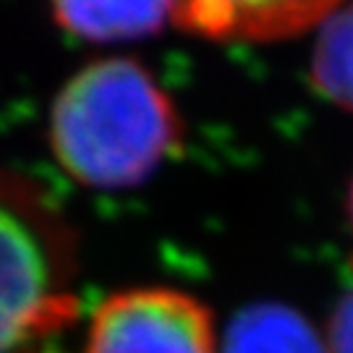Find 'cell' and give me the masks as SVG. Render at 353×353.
<instances>
[{"mask_svg":"<svg viewBox=\"0 0 353 353\" xmlns=\"http://www.w3.org/2000/svg\"><path fill=\"white\" fill-rule=\"evenodd\" d=\"M325 348L327 353H353V288L338 301L330 316Z\"/></svg>","mask_w":353,"mask_h":353,"instance_id":"8","label":"cell"},{"mask_svg":"<svg viewBox=\"0 0 353 353\" xmlns=\"http://www.w3.org/2000/svg\"><path fill=\"white\" fill-rule=\"evenodd\" d=\"M345 0H176L173 24L212 42H278L316 29Z\"/></svg>","mask_w":353,"mask_h":353,"instance_id":"4","label":"cell"},{"mask_svg":"<svg viewBox=\"0 0 353 353\" xmlns=\"http://www.w3.org/2000/svg\"><path fill=\"white\" fill-rule=\"evenodd\" d=\"M345 212H348V223L353 228V181H351V189H348V199H345Z\"/></svg>","mask_w":353,"mask_h":353,"instance_id":"9","label":"cell"},{"mask_svg":"<svg viewBox=\"0 0 353 353\" xmlns=\"http://www.w3.org/2000/svg\"><path fill=\"white\" fill-rule=\"evenodd\" d=\"M220 353H327V348L296 312L256 306L233 322Z\"/></svg>","mask_w":353,"mask_h":353,"instance_id":"6","label":"cell"},{"mask_svg":"<svg viewBox=\"0 0 353 353\" xmlns=\"http://www.w3.org/2000/svg\"><path fill=\"white\" fill-rule=\"evenodd\" d=\"M316 29L312 55L314 89L335 108L353 113V0H345Z\"/></svg>","mask_w":353,"mask_h":353,"instance_id":"7","label":"cell"},{"mask_svg":"<svg viewBox=\"0 0 353 353\" xmlns=\"http://www.w3.org/2000/svg\"><path fill=\"white\" fill-rule=\"evenodd\" d=\"M61 29L89 42H123L173 21L176 0H50Z\"/></svg>","mask_w":353,"mask_h":353,"instance_id":"5","label":"cell"},{"mask_svg":"<svg viewBox=\"0 0 353 353\" xmlns=\"http://www.w3.org/2000/svg\"><path fill=\"white\" fill-rule=\"evenodd\" d=\"M212 312L178 288L144 285L102 299L84 353H220Z\"/></svg>","mask_w":353,"mask_h":353,"instance_id":"3","label":"cell"},{"mask_svg":"<svg viewBox=\"0 0 353 353\" xmlns=\"http://www.w3.org/2000/svg\"><path fill=\"white\" fill-rule=\"evenodd\" d=\"M183 121L168 89L134 58H100L65 81L50 108L48 141L68 178L123 189L181 152Z\"/></svg>","mask_w":353,"mask_h":353,"instance_id":"1","label":"cell"},{"mask_svg":"<svg viewBox=\"0 0 353 353\" xmlns=\"http://www.w3.org/2000/svg\"><path fill=\"white\" fill-rule=\"evenodd\" d=\"M37 353H42V351H37Z\"/></svg>","mask_w":353,"mask_h":353,"instance_id":"10","label":"cell"},{"mask_svg":"<svg viewBox=\"0 0 353 353\" xmlns=\"http://www.w3.org/2000/svg\"><path fill=\"white\" fill-rule=\"evenodd\" d=\"M79 239L61 204L0 168V353H37L79 314Z\"/></svg>","mask_w":353,"mask_h":353,"instance_id":"2","label":"cell"}]
</instances>
